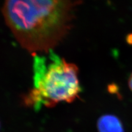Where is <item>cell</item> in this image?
Here are the masks:
<instances>
[{
  "mask_svg": "<svg viewBox=\"0 0 132 132\" xmlns=\"http://www.w3.org/2000/svg\"><path fill=\"white\" fill-rule=\"evenodd\" d=\"M47 55L34 54L33 87L23 98L26 106L53 108L80 98L81 88L78 67L51 50Z\"/></svg>",
  "mask_w": 132,
  "mask_h": 132,
  "instance_id": "cell-2",
  "label": "cell"
},
{
  "mask_svg": "<svg viewBox=\"0 0 132 132\" xmlns=\"http://www.w3.org/2000/svg\"><path fill=\"white\" fill-rule=\"evenodd\" d=\"M98 132H124L122 123L118 117L112 114L102 116L97 121Z\"/></svg>",
  "mask_w": 132,
  "mask_h": 132,
  "instance_id": "cell-3",
  "label": "cell"
},
{
  "mask_svg": "<svg viewBox=\"0 0 132 132\" xmlns=\"http://www.w3.org/2000/svg\"><path fill=\"white\" fill-rule=\"evenodd\" d=\"M78 0H5L3 14L16 40L32 54L53 50L72 27Z\"/></svg>",
  "mask_w": 132,
  "mask_h": 132,
  "instance_id": "cell-1",
  "label": "cell"
},
{
  "mask_svg": "<svg viewBox=\"0 0 132 132\" xmlns=\"http://www.w3.org/2000/svg\"><path fill=\"white\" fill-rule=\"evenodd\" d=\"M128 87H129L130 89L132 91V73L130 75L129 79H128Z\"/></svg>",
  "mask_w": 132,
  "mask_h": 132,
  "instance_id": "cell-4",
  "label": "cell"
},
{
  "mask_svg": "<svg viewBox=\"0 0 132 132\" xmlns=\"http://www.w3.org/2000/svg\"><path fill=\"white\" fill-rule=\"evenodd\" d=\"M127 42L128 44H132V34L128 35L127 37Z\"/></svg>",
  "mask_w": 132,
  "mask_h": 132,
  "instance_id": "cell-5",
  "label": "cell"
}]
</instances>
